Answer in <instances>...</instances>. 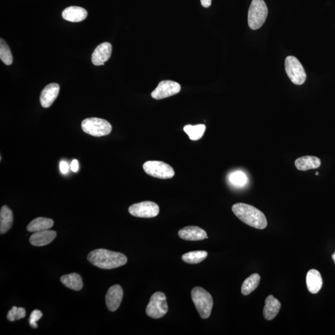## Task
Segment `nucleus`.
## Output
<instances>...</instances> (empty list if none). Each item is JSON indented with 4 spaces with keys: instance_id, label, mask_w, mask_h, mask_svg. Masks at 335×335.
<instances>
[{
    "instance_id": "nucleus-18",
    "label": "nucleus",
    "mask_w": 335,
    "mask_h": 335,
    "mask_svg": "<svg viewBox=\"0 0 335 335\" xmlns=\"http://www.w3.org/2000/svg\"><path fill=\"white\" fill-rule=\"evenodd\" d=\"M281 304L279 300L273 296L267 297L265 300V305L264 309V316L267 320H273L278 314Z\"/></svg>"
},
{
    "instance_id": "nucleus-1",
    "label": "nucleus",
    "mask_w": 335,
    "mask_h": 335,
    "mask_svg": "<svg viewBox=\"0 0 335 335\" xmlns=\"http://www.w3.org/2000/svg\"><path fill=\"white\" fill-rule=\"evenodd\" d=\"M88 260L98 268L111 270L125 265L128 258L123 253L101 248L89 253Z\"/></svg>"
},
{
    "instance_id": "nucleus-17",
    "label": "nucleus",
    "mask_w": 335,
    "mask_h": 335,
    "mask_svg": "<svg viewBox=\"0 0 335 335\" xmlns=\"http://www.w3.org/2000/svg\"><path fill=\"white\" fill-rule=\"evenodd\" d=\"M306 282L308 290L310 293H319L323 285L322 276L319 271L314 269L308 271L306 277Z\"/></svg>"
},
{
    "instance_id": "nucleus-15",
    "label": "nucleus",
    "mask_w": 335,
    "mask_h": 335,
    "mask_svg": "<svg viewBox=\"0 0 335 335\" xmlns=\"http://www.w3.org/2000/svg\"><path fill=\"white\" fill-rule=\"evenodd\" d=\"M57 233L54 230H43L34 232L30 236V242L32 245L42 247L51 244L56 238Z\"/></svg>"
},
{
    "instance_id": "nucleus-2",
    "label": "nucleus",
    "mask_w": 335,
    "mask_h": 335,
    "mask_svg": "<svg viewBox=\"0 0 335 335\" xmlns=\"http://www.w3.org/2000/svg\"><path fill=\"white\" fill-rule=\"evenodd\" d=\"M232 211L240 220L257 229H265L267 227V218L261 210L251 205L236 203L232 208Z\"/></svg>"
},
{
    "instance_id": "nucleus-9",
    "label": "nucleus",
    "mask_w": 335,
    "mask_h": 335,
    "mask_svg": "<svg viewBox=\"0 0 335 335\" xmlns=\"http://www.w3.org/2000/svg\"><path fill=\"white\" fill-rule=\"evenodd\" d=\"M129 212L133 216L140 218H152L158 215L160 208L152 201H143L132 205Z\"/></svg>"
},
{
    "instance_id": "nucleus-34",
    "label": "nucleus",
    "mask_w": 335,
    "mask_h": 335,
    "mask_svg": "<svg viewBox=\"0 0 335 335\" xmlns=\"http://www.w3.org/2000/svg\"><path fill=\"white\" fill-rule=\"evenodd\" d=\"M316 175H319V172H317V173H316Z\"/></svg>"
},
{
    "instance_id": "nucleus-7",
    "label": "nucleus",
    "mask_w": 335,
    "mask_h": 335,
    "mask_svg": "<svg viewBox=\"0 0 335 335\" xmlns=\"http://www.w3.org/2000/svg\"><path fill=\"white\" fill-rule=\"evenodd\" d=\"M285 69L291 82L297 85L304 84L307 78L304 67L299 60L294 56H289L285 60Z\"/></svg>"
},
{
    "instance_id": "nucleus-4",
    "label": "nucleus",
    "mask_w": 335,
    "mask_h": 335,
    "mask_svg": "<svg viewBox=\"0 0 335 335\" xmlns=\"http://www.w3.org/2000/svg\"><path fill=\"white\" fill-rule=\"evenodd\" d=\"M268 14V7L264 0H252L248 15V25L251 30L260 28L264 25Z\"/></svg>"
},
{
    "instance_id": "nucleus-30",
    "label": "nucleus",
    "mask_w": 335,
    "mask_h": 335,
    "mask_svg": "<svg viewBox=\"0 0 335 335\" xmlns=\"http://www.w3.org/2000/svg\"><path fill=\"white\" fill-rule=\"evenodd\" d=\"M60 170L63 174L67 173L69 170V165L65 161H62L60 163Z\"/></svg>"
},
{
    "instance_id": "nucleus-16",
    "label": "nucleus",
    "mask_w": 335,
    "mask_h": 335,
    "mask_svg": "<svg viewBox=\"0 0 335 335\" xmlns=\"http://www.w3.org/2000/svg\"><path fill=\"white\" fill-rule=\"evenodd\" d=\"M88 16L85 9L79 7H70L63 11V18L66 21L78 22L83 21Z\"/></svg>"
},
{
    "instance_id": "nucleus-12",
    "label": "nucleus",
    "mask_w": 335,
    "mask_h": 335,
    "mask_svg": "<svg viewBox=\"0 0 335 335\" xmlns=\"http://www.w3.org/2000/svg\"><path fill=\"white\" fill-rule=\"evenodd\" d=\"M112 49V45L109 42H103L98 45L92 54V63L97 66L105 64L111 57Z\"/></svg>"
},
{
    "instance_id": "nucleus-19",
    "label": "nucleus",
    "mask_w": 335,
    "mask_h": 335,
    "mask_svg": "<svg viewBox=\"0 0 335 335\" xmlns=\"http://www.w3.org/2000/svg\"><path fill=\"white\" fill-rule=\"evenodd\" d=\"M295 165L297 169L300 171H307L320 167L321 165V160L314 156H304L297 159Z\"/></svg>"
},
{
    "instance_id": "nucleus-20",
    "label": "nucleus",
    "mask_w": 335,
    "mask_h": 335,
    "mask_svg": "<svg viewBox=\"0 0 335 335\" xmlns=\"http://www.w3.org/2000/svg\"><path fill=\"white\" fill-rule=\"evenodd\" d=\"M13 222V212L8 206H3L0 211V233H7L12 227Z\"/></svg>"
},
{
    "instance_id": "nucleus-10",
    "label": "nucleus",
    "mask_w": 335,
    "mask_h": 335,
    "mask_svg": "<svg viewBox=\"0 0 335 335\" xmlns=\"http://www.w3.org/2000/svg\"><path fill=\"white\" fill-rule=\"evenodd\" d=\"M181 90V86L177 82L171 80H164L160 82L151 96L155 100H162L177 94Z\"/></svg>"
},
{
    "instance_id": "nucleus-8",
    "label": "nucleus",
    "mask_w": 335,
    "mask_h": 335,
    "mask_svg": "<svg viewBox=\"0 0 335 335\" xmlns=\"http://www.w3.org/2000/svg\"><path fill=\"white\" fill-rule=\"evenodd\" d=\"M143 169L147 175L160 179H170L175 176V171L169 164L160 161H148Z\"/></svg>"
},
{
    "instance_id": "nucleus-25",
    "label": "nucleus",
    "mask_w": 335,
    "mask_h": 335,
    "mask_svg": "<svg viewBox=\"0 0 335 335\" xmlns=\"http://www.w3.org/2000/svg\"><path fill=\"white\" fill-rule=\"evenodd\" d=\"M208 253L206 251H190L182 256V259L189 264H198L207 258Z\"/></svg>"
},
{
    "instance_id": "nucleus-33",
    "label": "nucleus",
    "mask_w": 335,
    "mask_h": 335,
    "mask_svg": "<svg viewBox=\"0 0 335 335\" xmlns=\"http://www.w3.org/2000/svg\"><path fill=\"white\" fill-rule=\"evenodd\" d=\"M332 258H333V261H334V264H335V252H334V253L333 254V255H332Z\"/></svg>"
},
{
    "instance_id": "nucleus-11",
    "label": "nucleus",
    "mask_w": 335,
    "mask_h": 335,
    "mask_svg": "<svg viewBox=\"0 0 335 335\" xmlns=\"http://www.w3.org/2000/svg\"><path fill=\"white\" fill-rule=\"evenodd\" d=\"M123 290L121 285L115 284L109 289L106 296V304L109 310H117L122 302Z\"/></svg>"
},
{
    "instance_id": "nucleus-31",
    "label": "nucleus",
    "mask_w": 335,
    "mask_h": 335,
    "mask_svg": "<svg viewBox=\"0 0 335 335\" xmlns=\"http://www.w3.org/2000/svg\"><path fill=\"white\" fill-rule=\"evenodd\" d=\"M70 169L72 172L76 173L79 170V161L77 160H74L71 161Z\"/></svg>"
},
{
    "instance_id": "nucleus-28",
    "label": "nucleus",
    "mask_w": 335,
    "mask_h": 335,
    "mask_svg": "<svg viewBox=\"0 0 335 335\" xmlns=\"http://www.w3.org/2000/svg\"><path fill=\"white\" fill-rule=\"evenodd\" d=\"M26 310L22 307H16L15 306L12 307L11 310L8 312L7 315V319L10 322H14L15 320H18L23 319L26 316Z\"/></svg>"
},
{
    "instance_id": "nucleus-5",
    "label": "nucleus",
    "mask_w": 335,
    "mask_h": 335,
    "mask_svg": "<svg viewBox=\"0 0 335 335\" xmlns=\"http://www.w3.org/2000/svg\"><path fill=\"white\" fill-rule=\"evenodd\" d=\"M82 128L86 134L94 137L106 136L110 134L112 129L108 121L97 117L87 118L83 121Z\"/></svg>"
},
{
    "instance_id": "nucleus-27",
    "label": "nucleus",
    "mask_w": 335,
    "mask_h": 335,
    "mask_svg": "<svg viewBox=\"0 0 335 335\" xmlns=\"http://www.w3.org/2000/svg\"><path fill=\"white\" fill-rule=\"evenodd\" d=\"M229 181L234 186L243 187L247 184L248 178L244 172L238 171L231 173Z\"/></svg>"
},
{
    "instance_id": "nucleus-29",
    "label": "nucleus",
    "mask_w": 335,
    "mask_h": 335,
    "mask_svg": "<svg viewBox=\"0 0 335 335\" xmlns=\"http://www.w3.org/2000/svg\"><path fill=\"white\" fill-rule=\"evenodd\" d=\"M42 316V313L39 310H34L32 312L30 319H29V322L32 328H37L38 327L36 322L41 319Z\"/></svg>"
},
{
    "instance_id": "nucleus-32",
    "label": "nucleus",
    "mask_w": 335,
    "mask_h": 335,
    "mask_svg": "<svg viewBox=\"0 0 335 335\" xmlns=\"http://www.w3.org/2000/svg\"><path fill=\"white\" fill-rule=\"evenodd\" d=\"M202 6L204 8H209L212 4V0H201Z\"/></svg>"
},
{
    "instance_id": "nucleus-22",
    "label": "nucleus",
    "mask_w": 335,
    "mask_h": 335,
    "mask_svg": "<svg viewBox=\"0 0 335 335\" xmlns=\"http://www.w3.org/2000/svg\"><path fill=\"white\" fill-rule=\"evenodd\" d=\"M54 221L51 219L38 218L31 222L28 225L27 230L30 232H40L49 230L53 227Z\"/></svg>"
},
{
    "instance_id": "nucleus-21",
    "label": "nucleus",
    "mask_w": 335,
    "mask_h": 335,
    "mask_svg": "<svg viewBox=\"0 0 335 335\" xmlns=\"http://www.w3.org/2000/svg\"><path fill=\"white\" fill-rule=\"evenodd\" d=\"M60 281L66 287L74 291H80L83 286L82 277L77 273H71L63 276L60 278Z\"/></svg>"
},
{
    "instance_id": "nucleus-24",
    "label": "nucleus",
    "mask_w": 335,
    "mask_h": 335,
    "mask_svg": "<svg viewBox=\"0 0 335 335\" xmlns=\"http://www.w3.org/2000/svg\"><path fill=\"white\" fill-rule=\"evenodd\" d=\"M206 126L204 124H198V125H186L184 127V131L186 133L190 140H198L203 137Z\"/></svg>"
},
{
    "instance_id": "nucleus-26",
    "label": "nucleus",
    "mask_w": 335,
    "mask_h": 335,
    "mask_svg": "<svg viewBox=\"0 0 335 335\" xmlns=\"http://www.w3.org/2000/svg\"><path fill=\"white\" fill-rule=\"evenodd\" d=\"M0 59L6 65L12 64V54H11L10 47L3 39H0Z\"/></svg>"
},
{
    "instance_id": "nucleus-23",
    "label": "nucleus",
    "mask_w": 335,
    "mask_h": 335,
    "mask_svg": "<svg viewBox=\"0 0 335 335\" xmlns=\"http://www.w3.org/2000/svg\"><path fill=\"white\" fill-rule=\"evenodd\" d=\"M260 282V276L258 274H251L250 277L245 280L242 286V293L243 295H249L255 291Z\"/></svg>"
},
{
    "instance_id": "nucleus-3",
    "label": "nucleus",
    "mask_w": 335,
    "mask_h": 335,
    "mask_svg": "<svg viewBox=\"0 0 335 335\" xmlns=\"http://www.w3.org/2000/svg\"><path fill=\"white\" fill-rule=\"evenodd\" d=\"M192 297L202 319H208L211 314L213 299L207 291L201 287H195L192 291Z\"/></svg>"
},
{
    "instance_id": "nucleus-6",
    "label": "nucleus",
    "mask_w": 335,
    "mask_h": 335,
    "mask_svg": "<svg viewBox=\"0 0 335 335\" xmlns=\"http://www.w3.org/2000/svg\"><path fill=\"white\" fill-rule=\"evenodd\" d=\"M169 310L166 296L161 292L153 294L146 308L147 316L158 319L165 316Z\"/></svg>"
},
{
    "instance_id": "nucleus-13",
    "label": "nucleus",
    "mask_w": 335,
    "mask_h": 335,
    "mask_svg": "<svg viewBox=\"0 0 335 335\" xmlns=\"http://www.w3.org/2000/svg\"><path fill=\"white\" fill-rule=\"evenodd\" d=\"M60 86L57 83H51L43 89L40 97V102L43 108H49L59 95Z\"/></svg>"
},
{
    "instance_id": "nucleus-14",
    "label": "nucleus",
    "mask_w": 335,
    "mask_h": 335,
    "mask_svg": "<svg viewBox=\"0 0 335 335\" xmlns=\"http://www.w3.org/2000/svg\"><path fill=\"white\" fill-rule=\"evenodd\" d=\"M178 235L181 238L189 241H199L208 238L206 231L196 226L184 227L179 230Z\"/></svg>"
}]
</instances>
